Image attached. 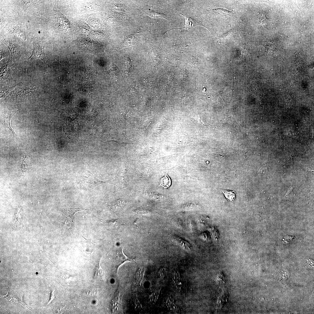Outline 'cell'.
<instances>
[{"mask_svg":"<svg viewBox=\"0 0 314 314\" xmlns=\"http://www.w3.org/2000/svg\"><path fill=\"white\" fill-rule=\"evenodd\" d=\"M78 185L81 189L89 190L93 189L100 185L110 183L109 181H103L94 176L91 172L87 171L78 177Z\"/></svg>","mask_w":314,"mask_h":314,"instance_id":"obj_1","label":"cell"},{"mask_svg":"<svg viewBox=\"0 0 314 314\" xmlns=\"http://www.w3.org/2000/svg\"><path fill=\"white\" fill-rule=\"evenodd\" d=\"M16 34L19 37L21 38L22 39V40H25V35L22 31H18L17 30L16 32Z\"/></svg>","mask_w":314,"mask_h":314,"instance_id":"obj_9","label":"cell"},{"mask_svg":"<svg viewBox=\"0 0 314 314\" xmlns=\"http://www.w3.org/2000/svg\"><path fill=\"white\" fill-rule=\"evenodd\" d=\"M222 192L227 199L229 201L233 202L235 198V191H229L226 190L222 191Z\"/></svg>","mask_w":314,"mask_h":314,"instance_id":"obj_6","label":"cell"},{"mask_svg":"<svg viewBox=\"0 0 314 314\" xmlns=\"http://www.w3.org/2000/svg\"><path fill=\"white\" fill-rule=\"evenodd\" d=\"M174 239L175 241L181 246L184 248L190 250L192 248L191 244L187 241L184 240L183 238L179 237H174Z\"/></svg>","mask_w":314,"mask_h":314,"instance_id":"obj_4","label":"cell"},{"mask_svg":"<svg viewBox=\"0 0 314 314\" xmlns=\"http://www.w3.org/2000/svg\"><path fill=\"white\" fill-rule=\"evenodd\" d=\"M171 184V179L167 174L160 179L159 182L160 186L163 187L165 189L169 187Z\"/></svg>","mask_w":314,"mask_h":314,"instance_id":"obj_5","label":"cell"},{"mask_svg":"<svg viewBox=\"0 0 314 314\" xmlns=\"http://www.w3.org/2000/svg\"><path fill=\"white\" fill-rule=\"evenodd\" d=\"M104 278V274L102 268L100 265V262L99 265L96 268L94 275V278L96 280H102Z\"/></svg>","mask_w":314,"mask_h":314,"instance_id":"obj_7","label":"cell"},{"mask_svg":"<svg viewBox=\"0 0 314 314\" xmlns=\"http://www.w3.org/2000/svg\"><path fill=\"white\" fill-rule=\"evenodd\" d=\"M83 210V209H75V208H69L68 209L67 214L70 216L71 217L73 216L74 214L77 212L82 210Z\"/></svg>","mask_w":314,"mask_h":314,"instance_id":"obj_8","label":"cell"},{"mask_svg":"<svg viewBox=\"0 0 314 314\" xmlns=\"http://www.w3.org/2000/svg\"><path fill=\"white\" fill-rule=\"evenodd\" d=\"M54 291H55L54 290L53 291H52L51 292V296L50 299V300L49 302L48 303V305L49 304H50L52 301L54 299V298H55V297H54Z\"/></svg>","mask_w":314,"mask_h":314,"instance_id":"obj_11","label":"cell"},{"mask_svg":"<svg viewBox=\"0 0 314 314\" xmlns=\"http://www.w3.org/2000/svg\"><path fill=\"white\" fill-rule=\"evenodd\" d=\"M149 16L152 17H165L164 15L161 14L156 13H152L149 14Z\"/></svg>","mask_w":314,"mask_h":314,"instance_id":"obj_10","label":"cell"},{"mask_svg":"<svg viewBox=\"0 0 314 314\" xmlns=\"http://www.w3.org/2000/svg\"><path fill=\"white\" fill-rule=\"evenodd\" d=\"M42 60L46 64L47 59L45 55L43 47L36 43H33V50L29 59L32 60L36 59Z\"/></svg>","mask_w":314,"mask_h":314,"instance_id":"obj_2","label":"cell"},{"mask_svg":"<svg viewBox=\"0 0 314 314\" xmlns=\"http://www.w3.org/2000/svg\"><path fill=\"white\" fill-rule=\"evenodd\" d=\"M16 112V111H5L3 112L1 116L2 124L4 127L9 128L15 135L16 133L11 127L10 122L12 118Z\"/></svg>","mask_w":314,"mask_h":314,"instance_id":"obj_3","label":"cell"}]
</instances>
